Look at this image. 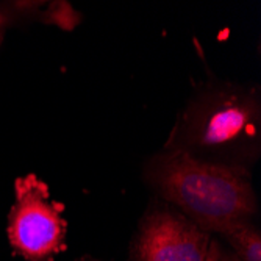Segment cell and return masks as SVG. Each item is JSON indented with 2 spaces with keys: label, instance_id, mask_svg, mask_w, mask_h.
Masks as SVG:
<instances>
[{
  "label": "cell",
  "instance_id": "cell-1",
  "mask_svg": "<svg viewBox=\"0 0 261 261\" xmlns=\"http://www.w3.org/2000/svg\"><path fill=\"white\" fill-rule=\"evenodd\" d=\"M146 180L168 203L206 233L250 221L256 197L247 169L164 147L146 164Z\"/></svg>",
  "mask_w": 261,
  "mask_h": 261
},
{
  "label": "cell",
  "instance_id": "cell-2",
  "mask_svg": "<svg viewBox=\"0 0 261 261\" xmlns=\"http://www.w3.org/2000/svg\"><path fill=\"white\" fill-rule=\"evenodd\" d=\"M259 117L256 89L228 83L210 85L180 114L166 147L247 169L259 153Z\"/></svg>",
  "mask_w": 261,
  "mask_h": 261
},
{
  "label": "cell",
  "instance_id": "cell-3",
  "mask_svg": "<svg viewBox=\"0 0 261 261\" xmlns=\"http://www.w3.org/2000/svg\"><path fill=\"white\" fill-rule=\"evenodd\" d=\"M14 191L8 222L11 247L25 259L49 261L66 247L64 205L50 200L49 186L33 174L17 178Z\"/></svg>",
  "mask_w": 261,
  "mask_h": 261
},
{
  "label": "cell",
  "instance_id": "cell-4",
  "mask_svg": "<svg viewBox=\"0 0 261 261\" xmlns=\"http://www.w3.org/2000/svg\"><path fill=\"white\" fill-rule=\"evenodd\" d=\"M210 233L172 206L150 210L135 246L136 261H205Z\"/></svg>",
  "mask_w": 261,
  "mask_h": 261
},
{
  "label": "cell",
  "instance_id": "cell-5",
  "mask_svg": "<svg viewBox=\"0 0 261 261\" xmlns=\"http://www.w3.org/2000/svg\"><path fill=\"white\" fill-rule=\"evenodd\" d=\"M233 249L238 261H261V236L259 230L250 221L234 222L221 231Z\"/></svg>",
  "mask_w": 261,
  "mask_h": 261
},
{
  "label": "cell",
  "instance_id": "cell-6",
  "mask_svg": "<svg viewBox=\"0 0 261 261\" xmlns=\"http://www.w3.org/2000/svg\"><path fill=\"white\" fill-rule=\"evenodd\" d=\"M205 261H238V258L225 252L219 243L211 241V247H210V252H208V256Z\"/></svg>",
  "mask_w": 261,
  "mask_h": 261
},
{
  "label": "cell",
  "instance_id": "cell-7",
  "mask_svg": "<svg viewBox=\"0 0 261 261\" xmlns=\"http://www.w3.org/2000/svg\"><path fill=\"white\" fill-rule=\"evenodd\" d=\"M2 29H4V16L0 14V33H2Z\"/></svg>",
  "mask_w": 261,
  "mask_h": 261
}]
</instances>
